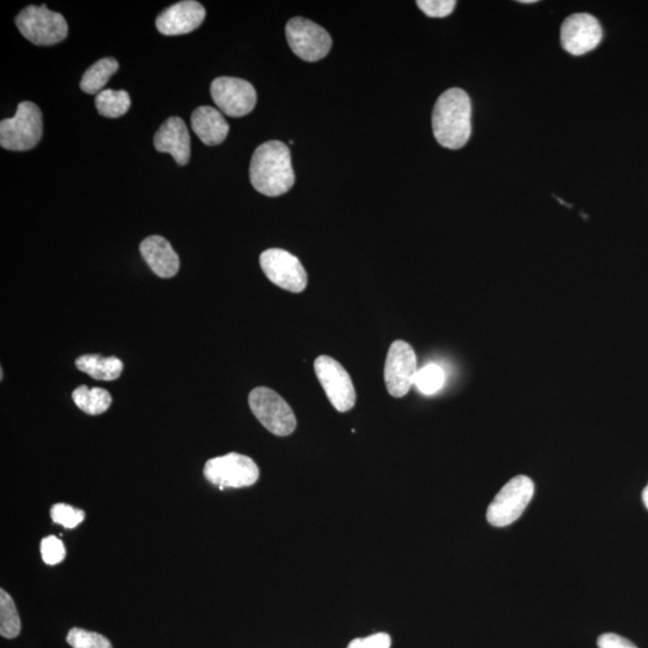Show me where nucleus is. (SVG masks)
Returning <instances> with one entry per match:
<instances>
[{"label": "nucleus", "instance_id": "1", "mask_svg": "<svg viewBox=\"0 0 648 648\" xmlns=\"http://www.w3.org/2000/svg\"><path fill=\"white\" fill-rule=\"evenodd\" d=\"M250 180L262 195L278 197L286 194L296 182L290 148L279 141L261 144L252 155Z\"/></svg>", "mask_w": 648, "mask_h": 648}, {"label": "nucleus", "instance_id": "2", "mask_svg": "<svg viewBox=\"0 0 648 648\" xmlns=\"http://www.w3.org/2000/svg\"><path fill=\"white\" fill-rule=\"evenodd\" d=\"M472 106L470 96L459 88L448 89L437 99L432 112L436 141L448 149H460L470 140Z\"/></svg>", "mask_w": 648, "mask_h": 648}, {"label": "nucleus", "instance_id": "3", "mask_svg": "<svg viewBox=\"0 0 648 648\" xmlns=\"http://www.w3.org/2000/svg\"><path fill=\"white\" fill-rule=\"evenodd\" d=\"M44 131L40 108L30 101L17 106L14 117L0 123V146L12 152H26L38 144Z\"/></svg>", "mask_w": 648, "mask_h": 648}, {"label": "nucleus", "instance_id": "4", "mask_svg": "<svg viewBox=\"0 0 648 648\" xmlns=\"http://www.w3.org/2000/svg\"><path fill=\"white\" fill-rule=\"evenodd\" d=\"M21 34L38 46H52L68 36V23L63 15L47 9L46 5H30L16 17Z\"/></svg>", "mask_w": 648, "mask_h": 648}, {"label": "nucleus", "instance_id": "5", "mask_svg": "<svg viewBox=\"0 0 648 648\" xmlns=\"http://www.w3.org/2000/svg\"><path fill=\"white\" fill-rule=\"evenodd\" d=\"M249 406L254 416L276 436H288L296 430L297 419L290 405L275 390L258 387L251 390Z\"/></svg>", "mask_w": 648, "mask_h": 648}, {"label": "nucleus", "instance_id": "6", "mask_svg": "<svg viewBox=\"0 0 648 648\" xmlns=\"http://www.w3.org/2000/svg\"><path fill=\"white\" fill-rule=\"evenodd\" d=\"M203 473L208 482L219 486L220 490L246 488L254 485L260 477L255 461L238 453L208 460Z\"/></svg>", "mask_w": 648, "mask_h": 648}, {"label": "nucleus", "instance_id": "7", "mask_svg": "<svg viewBox=\"0 0 648 648\" xmlns=\"http://www.w3.org/2000/svg\"><path fill=\"white\" fill-rule=\"evenodd\" d=\"M534 495V484L525 476L510 479L491 502L486 519L495 527L512 525L518 520L531 502Z\"/></svg>", "mask_w": 648, "mask_h": 648}, {"label": "nucleus", "instance_id": "8", "mask_svg": "<svg viewBox=\"0 0 648 648\" xmlns=\"http://www.w3.org/2000/svg\"><path fill=\"white\" fill-rule=\"evenodd\" d=\"M286 38L294 54L309 63L323 59L332 48L327 30L303 17L287 23Z\"/></svg>", "mask_w": 648, "mask_h": 648}, {"label": "nucleus", "instance_id": "9", "mask_svg": "<svg viewBox=\"0 0 648 648\" xmlns=\"http://www.w3.org/2000/svg\"><path fill=\"white\" fill-rule=\"evenodd\" d=\"M315 372L335 410H352L357 400L356 389L344 366L332 357L321 356L315 360Z\"/></svg>", "mask_w": 648, "mask_h": 648}, {"label": "nucleus", "instance_id": "10", "mask_svg": "<svg viewBox=\"0 0 648 648\" xmlns=\"http://www.w3.org/2000/svg\"><path fill=\"white\" fill-rule=\"evenodd\" d=\"M417 372V356L412 346L402 340L394 341L384 365V382L388 393L394 398L405 396L410 392Z\"/></svg>", "mask_w": 648, "mask_h": 648}, {"label": "nucleus", "instance_id": "11", "mask_svg": "<svg viewBox=\"0 0 648 648\" xmlns=\"http://www.w3.org/2000/svg\"><path fill=\"white\" fill-rule=\"evenodd\" d=\"M260 264L267 278L288 292H303L308 285L303 264L286 250L268 249L262 252Z\"/></svg>", "mask_w": 648, "mask_h": 648}, {"label": "nucleus", "instance_id": "12", "mask_svg": "<svg viewBox=\"0 0 648 648\" xmlns=\"http://www.w3.org/2000/svg\"><path fill=\"white\" fill-rule=\"evenodd\" d=\"M210 94L219 107V110L227 116L239 118L244 117L254 110L257 101V94L252 84L236 77L215 78L210 86Z\"/></svg>", "mask_w": 648, "mask_h": 648}, {"label": "nucleus", "instance_id": "13", "mask_svg": "<svg viewBox=\"0 0 648 648\" xmlns=\"http://www.w3.org/2000/svg\"><path fill=\"white\" fill-rule=\"evenodd\" d=\"M602 39L603 29L597 18L590 14H574L562 24V47L573 56L594 50Z\"/></svg>", "mask_w": 648, "mask_h": 648}, {"label": "nucleus", "instance_id": "14", "mask_svg": "<svg viewBox=\"0 0 648 648\" xmlns=\"http://www.w3.org/2000/svg\"><path fill=\"white\" fill-rule=\"evenodd\" d=\"M206 18L203 5L185 0L166 9L156 18V28L162 35L174 36L194 32Z\"/></svg>", "mask_w": 648, "mask_h": 648}, {"label": "nucleus", "instance_id": "15", "mask_svg": "<svg viewBox=\"0 0 648 648\" xmlns=\"http://www.w3.org/2000/svg\"><path fill=\"white\" fill-rule=\"evenodd\" d=\"M154 147L160 153L171 154L179 166L188 165L191 155L190 135L184 120L178 117L168 118L154 136Z\"/></svg>", "mask_w": 648, "mask_h": 648}, {"label": "nucleus", "instance_id": "16", "mask_svg": "<svg viewBox=\"0 0 648 648\" xmlns=\"http://www.w3.org/2000/svg\"><path fill=\"white\" fill-rule=\"evenodd\" d=\"M140 251L144 261L159 278L170 279L179 272L178 254L164 237L150 236L144 239Z\"/></svg>", "mask_w": 648, "mask_h": 648}, {"label": "nucleus", "instance_id": "17", "mask_svg": "<svg viewBox=\"0 0 648 648\" xmlns=\"http://www.w3.org/2000/svg\"><path fill=\"white\" fill-rule=\"evenodd\" d=\"M191 128L207 146H218L224 142L230 131L221 112L210 106H201L192 113Z\"/></svg>", "mask_w": 648, "mask_h": 648}, {"label": "nucleus", "instance_id": "18", "mask_svg": "<svg viewBox=\"0 0 648 648\" xmlns=\"http://www.w3.org/2000/svg\"><path fill=\"white\" fill-rule=\"evenodd\" d=\"M76 368L99 381H114L122 375L123 362L117 357L84 354L76 359Z\"/></svg>", "mask_w": 648, "mask_h": 648}, {"label": "nucleus", "instance_id": "19", "mask_svg": "<svg viewBox=\"0 0 648 648\" xmlns=\"http://www.w3.org/2000/svg\"><path fill=\"white\" fill-rule=\"evenodd\" d=\"M118 69L119 63L114 58H102L98 60V62L84 72L80 83L81 89L84 93L98 95L102 92V88L106 86L108 80L116 74Z\"/></svg>", "mask_w": 648, "mask_h": 648}, {"label": "nucleus", "instance_id": "20", "mask_svg": "<svg viewBox=\"0 0 648 648\" xmlns=\"http://www.w3.org/2000/svg\"><path fill=\"white\" fill-rule=\"evenodd\" d=\"M72 400L81 411L90 414V416H99V414L105 413L112 405L111 394L106 389L98 387H77L72 392Z\"/></svg>", "mask_w": 648, "mask_h": 648}, {"label": "nucleus", "instance_id": "21", "mask_svg": "<svg viewBox=\"0 0 648 648\" xmlns=\"http://www.w3.org/2000/svg\"><path fill=\"white\" fill-rule=\"evenodd\" d=\"M96 110L100 116L106 118H119L130 110L131 99L125 90H102L95 98Z\"/></svg>", "mask_w": 648, "mask_h": 648}, {"label": "nucleus", "instance_id": "22", "mask_svg": "<svg viewBox=\"0 0 648 648\" xmlns=\"http://www.w3.org/2000/svg\"><path fill=\"white\" fill-rule=\"evenodd\" d=\"M21 618L14 600L5 590H0V634L5 639H15L21 633Z\"/></svg>", "mask_w": 648, "mask_h": 648}, {"label": "nucleus", "instance_id": "23", "mask_svg": "<svg viewBox=\"0 0 648 648\" xmlns=\"http://www.w3.org/2000/svg\"><path fill=\"white\" fill-rule=\"evenodd\" d=\"M444 383V372L440 366L430 364L418 370L414 378V386L425 395L435 394L440 390Z\"/></svg>", "mask_w": 648, "mask_h": 648}, {"label": "nucleus", "instance_id": "24", "mask_svg": "<svg viewBox=\"0 0 648 648\" xmlns=\"http://www.w3.org/2000/svg\"><path fill=\"white\" fill-rule=\"evenodd\" d=\"M66 642L72 648H113L106 636L82 628H72Z\"/></svg>", "mask_w": 648, "mask_h": 648}, {"label": "nucleus", "instance_id": "25", "mask_svg": "<svg viewBox=\"0 0 648 648\" xmlns=\"http://www.w3.org/2000/svg\"><path fill=\"white\" fill-rule=\"evenodd\" d=\"M83 510L76 509L65 503H57L51 509V518L54 524L65 528H75L84 520Z\"/></svg>", "mask_w": 648, "mask_h": 648}, {"label": "nucleus", "instance_id": "26", "mask_svg": "<svg viewBox=\"0 0 648 648\" xmlns=\"http://www.w3.org/2000/svg\"><path fill=\"white\" fill-rule=\"evenodd\" d=\"M41 556L42 560L48 566H56V564L63 562L65 558V546L62 540L54 536H48L41 540Z\"/></svg>", "mask_w": 648, "mask_h": 648}, {"label": "nucleus", "instance_id": "27", "mask_svg": "<svg viewBox=\"0 0 648 648\" xmlns=\"http://www.w3.org/2000/svg\"><path fill=\"white\" fill-rule=\"evenodd\" d=\"M417 5L426 16L442 18L452 14L456 2L454 0H419Z\"/></svg>", "mask_w": 648, "mask_h": 648}, {"label": "nucleus", "instance_id": "28", "mask_svg": "<svg viewBox=\"0 0 648 648\" xmlns=\"http://www.w3.org/2000/svg\"><path fill=\"white\" fill-rule=\"evenodd\" d=\"M392 639L387 633H377L368 638L354 639L347 648H390Z\"/></svg>", "mask_w": 648, "mask_h": 648}, {"label": "nucleus", "instance_id": "29", "mask_svg": "<svg viewBox=\"0 0 648 648\" xmlns=\"http://www.w3.org/2000/svg\"><path fill=\"white\" fill-rule=\"evenodd\" d=\"M599 648H638L632 641L614 633H606L598 638Z\"/></svg>", "mask_w": 648, "mask_h": 648}, {"label": "nucleus", "instance_id": "30", "mask_svg": "<svg viewBox=\"0 0 648 648\" xmlns=\"http://www.w3.org/2000/svg\"><path fill=\"white\" fill-rule=\"evenodd\" d=\"M642 500H644L645 506L648 509V484H647L644 492H642Z\"/></svg>", "mask_w": 648, "mask_h": 648}, {"label": "nucleus", "instance_id": "31", "mask_svg": "<svg viewBox=\"0 0 648 648\" xmlns=\"http://www.w3.org/2000/svg\"><path fill=\"white\" fill-rule=\"evenodd\" d=\"M519 3L532 4V3H536V0H519Z\"/></svg>", "mask_w": 648, "mask_h": 648}]
</instances>
